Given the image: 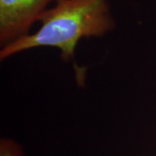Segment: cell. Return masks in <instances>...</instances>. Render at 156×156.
<instances>
[{"label":"cell","instance_id":"6da1fadb","mask_svg":"<svg viewBox=\"0 0 156 156\" xmlns=\"http://www.w3.org/2000/svg\"><path fill=\"white\" fill-rule=\"evenodd\" d=\"M111 0H56L40 17L39 28L1 48L0 60L26 50L50 47L64 62L75 61L81 39L101 37L115 28Z\"/></svg>","mask_w":156,"mask_h":156},{"label":"cell","instance_id":"3957f363","mask_svg":"<svg viewBox=\"0 0 156 156\" xmlns=\"http://www.w3.org/2000/svg\"><path fill=\"white\" fill-rule=\"evenodd\" d=\"M0 156H24V152L16 140L2 138L0 140Z\"/></svg>","mask_w":156,"mask_h":156},{"label":"cell","instance_id":"7a4b0ae2","mask_svg":"<svg viewBox=\"0 0 156 156\" xmlns=\"http://www.w3.org/2000/svg\"><path fill=\"white\" fill-rule=\"evenodd\" d=\"M56 0H0V46L30 33V29Z\"/></svg>","mask_w":156,"mask_h":156}]
</instances>
